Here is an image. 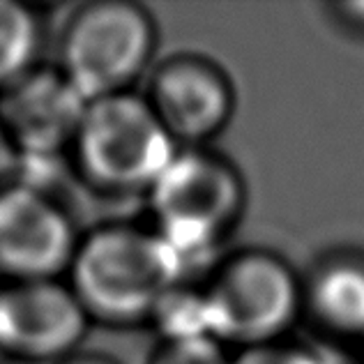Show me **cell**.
Returning a JSON list of instances; mask_svg holds the SVG:
<instances>
[{"label":"cell","instance_id":"6da1fadb","mask_svg":"<svg viewBox=\"0 0 364 364\" xmlns=\"http://www.w3.org/2000/svg\"><path fill=\"white\" fill-rule=\"evenodd\" d=\"M185 272L187 265L155 228L113 222L81 235L67 284L90 323L134 325L152 321Z\"/></svg>","mask_w":364,"mask_h":364},{"label":"cell","instance_id":"7a4b0ae2","mask_svg":"<svg viewBox=\"0 0 364 364\" xmlns=\"http://www.w3.org/2000/svg\"><path fill=\"white\" fill-rule=\"evenodd\" d=\"M72 155L92 187L111 194H148L178 155V143L148 100L129 90L88 102Z\"/></svg>","mask_w":364,"mask_h":364},{"label":"cell","instance_id":"3957f363","mask_svg":"<svg viewBox=\"0 0 364 364\" xmlns=\"http://www.w3.org/2000/svg\"><path fill=\"white\" fill-rule=\"evenodd\" d=\"M148 200L155 233L189 267L233 228L245 205V187L226 159L189 148L178 150L150 187Z\"/></svg>","mask_w":364,"mask_h":364},{"label":"cell","instance_id":"277c9868","mask_svg":"<svg viewBox=\"0 0 364 364\" xmlns=\"http://www.w3.org/2000/svg\"><path fill=\"white\" fill-rule=\"evenodd\" d=\"M157 44L148 9L129 0L81 5L63 28L58 70L88 102L129 92Z\"/></svg>","mask_w":364,"mask_h":364},{"label":"cell","instance_id":"5b68a950","mask_svg":"<svg viewBox=\"0 0 364 364\" xmlns=\"http://www.w3.org/2000/svg\"><path fill=\"white\" fill-rule=\"evenodd\" d=\"M304 306L298 277L279 256L242 252L219 267L203 291L208 332L242 348L272 343Z\"/></svg>","mask_w":364,"mask_h":364},{"label":"cell","instance_id":"8992f818","mask_svg":"<svg viewBox=\"0 0 364 364\" xmlns=\"http://www.w3.org/2000/svg\"><path fill=\"white\" fill-rule=\"evenodd\" d=\"M81 233L67 210L23 180L0 187V277L5 284L60 279Z\"/></svg>","mask_w":364,"mask_h":364},{"label":"cell","instance_id":"52a82bcc","mask_svg":"<svg viewBox=\"0 0 364 364\" xmlns=\"http://www.w3.org/2000/svg\"><path fill=\"white\" fill-rule=\"evenodd\" d=\"M88 328V314L63 279L0 289V353L9 358L58 364L74 355Z\"/></svg>","mask_w":364,"mask_h":364},{"label":"cell","instance_id":"ba28073f","mask_svg":"<svg viewBox=\"0 0 364 364\" xmlns=\"http://www.w3.org/2000/svg\"><path fill=\"white\" fill-rule=\"evenodd\" d=\"M88 100L58 67H35L0 92V122L23 161H51L72 150Z\"/></svg>","mask_w":364,"mask_h":364},{"label":"cell","instance_id":"9c48e42d","mask_svg":"<svg viewBox=\"0 0 364 364\" xmlns=\"http://www.w3.org/2000/svg\"><path fill=\"white\" fill-rule=\"evenodd\" d=\"M143 97L171 139L187 146L217 136L233 113L231 83L217 65L198 55L161 60Z\"/></svg>","mask_w":364,"mask_h":364},{"label":"cell","instance_id":"30bf717a","mask_svg":"<svg viewBox=\"0 0 364 364\" xmlns=\"http://www.w3.org/2000/svg\"><path fill=\"white\" fill-rule=\"evenodd\" d=\"M302 291L304 306L325 330L364 337V258H328L316 267Z\"/></svg>","mask_w":364,"mask_h":364},{"label":"cell","instance_id":"8fae6325","mask_svg":"<svg viewBox=\"0 0 364 364\" xmlns=\"http://www.w3.org/2000/svg\"><path fill=\"white\" fill-rule=\"evenodd\" d=\"M42 18L31 5L0 0V92L40 67Z\"/></svg>","mask_w":364,"mask_h":364},{"label":"cell","instance_id":"7c38bea8","mask_svg":"<svg viewBox=\"0 0 364 364\" xmlns=\"http://www.w3.org/2000/svg\"><path fill=\"white\" fill-rule=\"evenodd\" d=\"M150 364H233V358L213 334H189L161 339Z\"/></svg>","mask_w":364,"mask_h":364},{"label":"cell","instance_id":"4fadbf2b","mask_svg":"<svg viewBox=\"0 0 364 364\" xmlns=\"http://www.w3.org/2000/svg\"><path fill=\"white\" fill-rule=\"evenodd\" d=\"M233 364H323L314 353L282 343H263V346L242 348L233 358Z\"/></svg>","mask_w":364,"mask_h":364},{"label":"cell","instance_id":"5bb4252c","mask_svg":"<svg viewBox=\"0 0 364 364\" xmlns=\"http://www.w3.org/2000/svg\"><path fill=\"white\" fill-rule=\"evenodd\" d=\"M18 164H21L18 152L12 146V141H9L3 122H0V187H5V185H9V182L16 180Z\"/></svg>","mask_w":364,"mask_h":364},{"label":"cell","instance_id":"9a60e30c","mask_svg":"<svg viewBox=\"0 0 364 364\" xmlns=\"http://www.w3.org/2000/svg\"><path fill=\"white\" fill-rule=\"evenodd\" d=\"M334 12L339 14L343 23H348L358 31H364V0H350V3L334 5Z\"/></svg>","mask_w":364,"mask_h":364},{"label":"cell","instance_id":"2e32d148","mask_svg":"<svg viewBox=\"0 0 364 364\" xmlns=\"http://www.w3.org/2000/svg\"><path fill=\"white\" fill-rule=\"evenodd\" d=\"M58 364H118L107 355H95V353H74V355L60 360Z\"/></svg>","mask_w":364,"mask_h":364}]
</instances>
